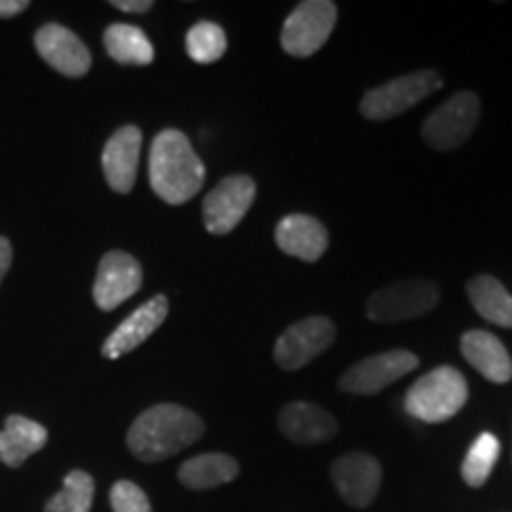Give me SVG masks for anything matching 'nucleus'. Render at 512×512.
Returning <instances> with one entry per match:
<instances>
[{"mask_svg": "<svg viewBox=\"0 0 512 512\" xmlns=\"http://www.w3.org/2000/svg\"><path fill=\"white\" fill-rule=\"evenodd\" d=\"M202 434L204 422L200 415L176 403H159L133 420L126 444L143 463H159L200 441Z\"/></svg>", "mask_w": 512, "mask_h": 512, "instance_id": "f257e3e1", "label": "nucleus"}, {"mask_svg": "<svg viewBox=\"0 0 512 512\" xmlns=\"http://www.w3.org/2000/svg\"><path fill=\"white\" fill-rule=\"evenodd\" d=\"M202 159L183 131L164 128L150 147V185L166 204H185L204 185Z\"/></svg>", "mask_w": 512, "mask_h": 512, "instance_id": "f03ea898", "label": "nucleus"}, {"mask_svg": "<svg viewBox=\"0 0 512 512\" xmlns=\"http://www.w3.org/2000/svg\"><path fill=\"white\" fill-rule=\"evenodd\" d=\"M467 401V382L460 370L439 366L422 375L408 389L403 408L408 415L422 422H444L460 413Z\"/></svg>", "mask_w": 512, "mask_h": 512, "instance_id": "7ed1b4c3", "label": "nucleus"}, {"mask_svg": "<svg viewBox=\"0 0 512 512\" xmlns=\"http://www.w3.org/2000/svg\"><path fill=\"white\" fill-rule=\"evenodd\" d=\"M441 86H444V79L437 69H422V72L399 76V79L382 83L363 95L361 114L370 121L394 119L396 114L411 110L427 95L437 93Z\"/></svg>", "mask_w": 512, "mask_h": 512, "instance_id": "20e7f679", "label": "nucleus"}, {"mask_svg": "<svg viewBox=\"0 0 512 512\" xmlns=\"http://www.w3.org/2000/svg\"><path fill=\"white\" fill-rule=\"evenodd\" d=\"M337 24V5L330 0H304L285 19L280 43L292 57H311L328 43Z\"/></svg>", "mask_w": 512, "mask_h": 512, "instance_id": "39448f33", "label": "nucleus"}, {"mask_svg": "<svg viewBox=\"0 0 512 512\" xmlns=\"http://www.w3.org/2000/svg\"><path fill=\"white\" fill-rule=\"evenodd\" d=\"M439 299L441 292L432 280H403L370 294L366 313L375 323H401L430 313Z\"/></svg>", "mask_w": 512, "mask_h": 512, "instance_id": "423d86ee", "label": "nucleus"}, {"mask_svg": "<svg viewBox=\"0 0 512 512\" xmlns=\"http://www.w3.org/2000/svg\"><path fill=\"white\" fill-rule=\"evenodd\" d=\"M479 112H482V105H479V98L475 93L463 91L451 95L439 110H434L425 119V124H422V138L434 150H456V147L467 143V138L477 128Z\"/></svg>", "mask_w": 512, "mask_h": 512, "instance_id": "0eeeda50", "label": "nucleus"}, {"mask_svg": "<svg viewBox=\"0 0 512 512\" xmlns=\"http://www.w3.org/2000/svg\"><path fill=\"white\" fill-rule=\"evenodd\" d=\"M335 323L325 316H309L297 320L278 337L273 358L283 370H299L309 366L313 358L328 351L335 342Z\"/></svg>", "mask_w": 512, "mask_h": 512, "instance_id": "6e6552de", "label": "nucleus"}, {"mask_svg": "<svg viewBox=\"0 0 512 512\" xmlns=\"http://www.w3.org/2000/svg\"><path fill=\"white\" fill-rule=\"evenodd\" d=\"M256 197V183L245 174L226 176L202 204L204 228L211 235H228L240 226Z\"/></svg>", "mask_w": 512, "mask_h": 512, "instance_id": "1a4fd4ad", "label": "nucleus"}, {"mask_svg": "<svg viewBox=\"0 0 512 512\" xmlns=\"http://www.w3.org/2000/svg\"><path fill=\"white\" fill-rule=\"evenodd\" d=\"M418 363V356L406 349H394L384 351V354L368 356L339 377V389L358 396L380 394L384 387H389L392 382L401 380L403 375L418 368Z\"/></svg>", "mask_w": 512, "mask_h": 512, "instance_id": "9d476101", "label": "nucleus"}, {"mask_svg": "<svg viewBox=\"0 0 512 512\" xmlns=\"http://www.w3.org/2000/svg\"><path fill=\"white\" fill-rule=\"evenodd\" d=\"M140 285H143V268L138 261L131 254L114 249L102 256L95 275L93 299L100 311H114L126 299H131Z\"/></svg>", "mask_w": 512, "mask_h": 512, "instance_id": "9b49d317", "label": "nucleus"}, {"mask_svg": "<svg viewBox=\"0 0 512 512\" xmlns=\"http://www.w3.org/2000/svg\"><path fill=\"white\" fill-rule=\"evenodd\" d=\"M332 482L354 508H368L380 494L382 465L370 453H347L332 463Z\"/></svg>", "mask_w": 512, "mask_h": 512, "instance_id": "f8f14e48", "label": "nucleus"}, {"mask_svg": "<svg viewBox=\"0 0 512 512\" xmlns=\"http://www.w3.org/2000/svg\"><path fill=\"white\" fill-rule=\"evenodd\" d=\"M34 46L38 55L55 72L69 76V79H79V76L88 74V69H91V50L86 48V43L72 29L62 27V24H43L36 31Z\"/></svg>", "mask_w": 512, "mask_h": 512, "instance_id": "ddd939ff", "label": "nucleus"}, {"mask_svg": "<svg viewBox=\"0 0 512 512\" xmlns=\"http://www.w3.org/2000/svg\"><path fill=\"white\" fill-rule=\"evenodd\" d=\"M140 147H143V133H140L138 126L131 124L121 126L107 140L105 150H102V171H105L107 185L114 192L126 195L136 185Z\"/></svg>", "mask_w": 512, "mask_h": 512, "instance_id": "4468645a", "label": "nucleus"}, {"mask_svg": "<svg viewBox=\"0 0 512 512\" xmlns=\"http://www.w3.org/2000/svg\"><path fill=\"white\" fill-rule=\"evenodd\" d=\"M166 316H169V299L164 294H157L150 302H145L140 309L133 311L131 316L121 320L112 335L105 339V344H102V356L114 361V358L138 349L145 339L152 337V332H157Z\"/></svg>", "mask_w": 512, "mask_h": 512, "instance_id": "2eb2a0df", "label": "nucleus"}, {"mask_svg": "<svg viewBox=\"0 0 512 512\" xmlns=\"http://www.w3.org/2000/svg\"><path fill=\"white\" fill-rule=\"evenodd\" d=\"M278 427L287 439L299 446H313L330 441L337 434V420L309 401H294L278 415Z\"/></svg>", "mask_w": 512, "mask_h": 512, "instance_id": "dca6fc26", "label": "nucleus"}, {"mask_svg": "<svg viewBox=\"0 0 512 512\" xmlns=\"http://www.w3.org/2000/svg\"><path fill=\"white\" fill-rule=\"evenodd\" d=\"M275 242L285 254L302 261H318L328 252L330 235L323 223L309 214H290L275 226Z\"/></svg>", "mask_w": 512, "mask_h": 512, "instance_id": "f3484780", "label": "nucleus"}, {"mask_svg": "<svg viewBox=\"0 0 512 512\" xmlns=\"http://www.w3.org/2000/svg\"><path fill=\"white\" fill-rule=\"evenodd\" d=\"M465 361L489 382L505 384L512 380V358L505 344L486 330H470L460 339Z\"/></svg>", "mask_w": 512, "mask_h": 512, "instance_id": "a211bd4d", "label": "nucleus"}, {"mask_svg": "<svg viewBox=\"0 0 512 512\" xmlns=\"http://www.w3.org/2000/svg\"><path fill=\"white\" fill-rule=\"evenodd\" d=\"M48 441V430L41 422L8 415L3 432H0V460L8 467H19L29 456L41 451Z\"/></svg>", "mask_w": 512, "mask_h": 512, "instance_id": "6ab92c4d", "label": "nucleus"}, {"mask_svg": "<svg viewBox=\"0 0 512 512\" xmlns=\"http://www.w3.org/2000/svg\"><path fill=\"white\" fill-rule=\"evenodd\" d=\"M238 475L240 465L235 458L226 456V453H202V456L185 460L181 470H178V482L185 489L204 491L233 482Z\"/></svg>", "mask_w": 512, "mask_h": 512, "instance_id": "aec40b11", "label": "nucleus"}, {"mask_svg": "<svg viewBox=\"0 0 512 512\" xmlns=\"http://www.w3.org/2000/svg\"><path fill=\"white\" fill-rule=\"evenodd\" d=\"M467 297L475 311L498 328H512V294L494 275H475L467 283Z\"/></svg>", "mask_w": 512, "mask_h": 512, "instance_id": "412c9836", "label": "nucleus"}, {"mask_svg": "<svg viewBox=\"0 0 512 512\" xmlns=\"http://www.w3.org/2000/svg\"><path fill=\"white\" fill-rule=\"evenodd\" d=\"M105 50L114 62L128 67H145L155 60V48L140 27L131 24H112L105 31Z\"/></svg>", "mask_w": 512, "mask_h": 512, "instance_id": "4be33fe9", "label": "nucleus"}, {"mask_svg": "<svg viewBox=\"0 0 512 512\" xmlns=\"http://www.w3.org/2000/svg\"><path fill=\"white\" fill-rule=\"evenodd\" d=\"M498 456H501V441H498L491 432L479 434L475 444L467 451L463 467H460V475H463L465 484L472 486V489L484 486L486 479L491 475V470H494Z\"/></svg>", "mask_w": 512, "mask_h": 512, "instance_id": "5701e85b", "label": "nucleus"}, {"mask_svg": "<svg viewBox=\"0 0 512 512\" xmlns=\"http://www.w3.org/2000/svg\"><path fill=\"white\" fill-rule=\"evenodd\" d=\"M95 496V482L88 472L72 470L64 477L60 494L46 503V512H91Z\"/></svg>", "mask_w": 512, "mask_h": 512, "instance_id": "b1692460", "label": "nucleus"}, {"mask_svg": "<svg viewBox=\"0 0 512 512\" xmlns=\"http://www.w3.org/2000/svg\"><path fill=\"white\" fill-rule=\"evenodd\" d=\"M228 38L219 24L214 22H197L190 27L185 36V50H188L190 60L197 64H214L226 55Z\"/></svg>", "mask_w": 512, "mask_h": 512, "instance_id": "393cba45", "label": "nucleus"}, {"mask_svg": "<svg viewBox=\"0 0 512 512\" xmlns=\"http://www.w3.org/2000/svg\"><path fill=\"white\" fill-rule=\"evenodd\" d=\"M110 503L114 512H152L150 498L138 484L121 479L112 486Z\"/></svg>", "mask_w": 512, "mask_h": 512, "instance_id": "a878e982", "label": "nucleus"}, {"mask_svg": "<svg viewBox=\"0 0 512 512\" xmlns=\"http://www.w3.org/2000/svg\"><path fill=\"white\" fill-rule=\"evenodd\" d=\"M112 5L121 12H147L152 10V0H112Z\"/></svg>", "mask_w": 512, "mask_h": 512, "instance_id": "bb28decb", "label": "nucleus"}, {"mask_svg": "<svg viewBox=\"0 0 512 512\" xmlns=\"http://www.w3.org/2000/svg\"><path fill=\"white\" fill-rule=\"evenodd\" d=\"M10 264H12V245L8 238H0V283H3V278L8 275Z\"/></svg>", "mask_w": 512, "mask_h": 512, "instance_id": "cd10ccee", "label": "nucleus"}, {"mask_svg": "<svg viewBox=\"0 0 512 512\" xmlns=\"http://www.w3.org/2000/svg\"><path fill=\"white\" fill-rule=\"evenodd\" d=\"M29 8L27 0H0V17L8 19V17H15L19 12H24Z\"/></svg>", "mask_w": 512, "mask_h": 512, "instance_id": "c85d7f7f", "label": "nucleus"}]
</instances>
